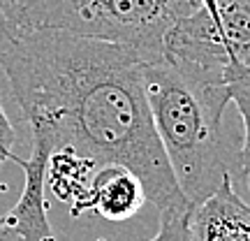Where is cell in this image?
<instances>
[{
    "label": "cell",
    "instance_id": "6da1fadb",
    "mask_svg": "<svg viewBox=\"0 0 250 241\" xmlns=\"http://www.w3.org/2000/svg\"><path fill=\"white\" fill-rule=\"evenodd\" d=\"M134 49L61 30L14 28L0 44V70L33 137L95 167L134 172L158 211H188L162 151Z\"/></svg>",
    "mask_w": 250,
    "mask_h": 241
},
{
    "label": "cell",
    "instance_id": "7a4b0ae2",
    "mask_svg": "<svg viewBox=\"0 0 250 241\" xmlns=\"http://www.w3.org/2000/svg\"><path fill=\"white\" fill-rule=\"evenodd\" d=\"M144 90L171 174L186 202L197 209L234 174L223 128L232 102L225 72L162 56L144 63Z\"/></svg>",
    "mask_w": 250,
    "mask_h": 241
},
{
    "label": "cell",
    "instance_id": "3957f363",
    "mask_svg": "<svg viewBox=\"0 0 250 241\" xmlns=\"http://www.w3.org/2000/svg\"><path fill=\"white\" fill-rule=\"evenodd\" d=\"M199 5L202 0H109L95 40L130 46L144 61H158L174 23Z\"/></svg>",
    "mask_w": 250,
    "mask_h": 241
},
{
    "label": "cell",
    "instance_id": "277c9868",
    "mask_svg": "<svg viewBox=\"0 0 250 241\" xmlns=\"http://www.w3.org/2000/svg\"><path fill=\"white\" fill-rule=\"evenodd\" d=\"M51 146L42 139L33 137V151L28 160L17 158L23 167L26 186L19 197L17 206L7 216L0 218V223L9 227L21 241H54V232L46 218L44 186H46V165L51 158Z\"/></svg>",
    "mask_w": 250,
    "mask_h": 241
},
{
    "label": "cell",
    "instance_id": "5b68a950",
    "mask_svg": "<svg viewBox=\"0 0 250 241\" xmlns=\"http://www.w3.org/2000/svg\"><path fill=\"white\" fill-rule=\"evenodd\" d=\"M109 0H17V26L98 37Z\"/></svg>",
    "mask_w": 250,
    "mask_h": 241
},
{
    "label": "cell",
    "instance_id": "8992f818",
    "mask_svg": "<svg viewBox=\"0 0 250 241\" xmlns=\"http://www.w3.org/2000/svg\"><path fill=\"white\" fill-rule=\"evenodd\" d=\"M190 241H250V206L234 193L232 176L192 211Z\"/></svg>",
    "mask_w": 250,
    "mask_h": 241
},
{
    "label": "cell",
    "instance_id": "52a82bcc",
    "mask_svg": "<svg viewBox=\"0 0 250 241\" xmlns=\"http://www.w3.org/2000/svg\"><path fill=\"white\" fill-rule=\"evenodd\" d=\"M146 193L139 176L121 165L98 167L88 186L86 209L95 211L109 223H125L142 211Z\"/></svg>",
    "mask_w": 250,
    "mask_h": 241
},
{
    "label": "cell",
    "instance_id": "ba28073f",
    "mask_svg": "<svg viewBox=\"0 0 250 241\" xmlns=\"http://www.w3.org/2000/svg\"><path fill=\"white\" fill-rule=\"evenodd\" d=\"M95 165L77 153L56 151L46 165V183L51 186L58 199L72 206V214L79 216L86 211V197H88L90 179L95 174Z\"/></svg>",
    "mask_w": 250,
    "mask_h": 241
},
{
    "label": "cell",
    "instance_id": "9c48e42d",
    "mask_svg": "<svg viewBox=\"0 0 250 241\" xmlns=\"http://www.w3.org/2000/svg\"><path fill=\"white\" fill-rule=\"evenodd\" d=\"M225 81L232 93V102L243 118V144L239 151V170L250 186V70L241 65H227Z\"/></svg>",
    "mask_w": 250,
    "mask_h": 241
},
{
    "label": "cell",
    "instance_id": "30bf717a",
    "mask_svg": "<svg viewBox=\"0 0 250 241\" xmlns=\"http://www.w3.org/2000/svg\"><path fill=\"white\" fill-rule=\"evenodd\" d=\"M195 209L188 211H160V230L148 241H190V218Z\"/></svg>",
    "mask_w": 250,
    "mask_h": 241
},
{
    "label": "cell",
    "instance_id": "8fae6325",
    "mask_svg": "<svg viewBox=\"0 0 250 241\" xmlns=\"http://www.w3.org/2000/svg\"><path fill=\"white\" fill-rule=\"evenodd\" d=\"M14 142H17L14 125H12V121H9V116H7V111L2 109V102H0V165H2L5 160H14V162H17V155L12 153Z\"/></svg>",
    "mask_w": 250,
    "mask_h": 241
},
{
    "label": "cell",
    "instance_id": "7c38bea8",
    "mask_svg": "<svg viewBox=\"0 0 250 241\" xmlns=\"http://www.w3.org/2000/svg\"><path fill=\"white\" fill-rule=\"evenodd\" d=\"M14 14H17V0H0V44L14 28H19Z\"/></svg>",
    "mask_w": 250,
    "mask_h": 241
},
{
    "label": "cell",
    "instance_id": "4fadbf2b",
    "mask_svg": "<svg viewBox=\"0 0 250 241\" xmlns=\"http://www.w3.org/2000/svg\"><path fill=\"white\" fill-rule=\"evenodd\" d=\"M202 5H204L206 9H213L215 7V0H202Z\"/></svg>",
    "mask_w": 250,
    "mask_h": 241
}]
</instances>
